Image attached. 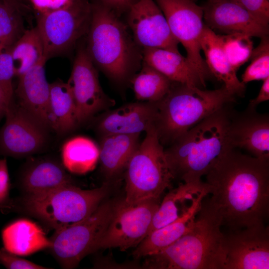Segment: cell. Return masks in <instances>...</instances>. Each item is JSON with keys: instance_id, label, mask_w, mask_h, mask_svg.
<instances>
[{"instance_id": "cell-41", "label": "cell", "mask_w": 269, "mask_h": 269, "mask_svg": "<svg viewBox=\"0 0 269 269\" xmlns=\"http://www.w3.org/2000/svg\"><path fill=\"white\" fill-rule=\"evenodd\" d=\"M269 100V77L263 80V84L258 96L251 100L248 106L256 108L260 103Z\"/></svg>"}, {"instance_id": "cell-5", "label": "cell", "mask_w": 269, "mask_h": 269, "mask_svg": "<svg viewBox=\"0 0 269 269\" xmlns=\"http://www.w3.org/2000/svg\"><path fill=\"white\" fill-rule=\"evenodd\" d=\"M235 102V97L224 85L218 89L203 90L173 82L168 93L156 102L154 127L160 143L170 145L204 118Z\"/></svg>"}, {"instance_id": "cell-43", "label": "cell", "mask_w": 269, "mask_h": 269, "mask_svg": "<svg viewBox=\"0 0 269 269\" xmlns=\"http://www.w3.org/2000/svg\"><path fill=\"white\" fill-rule=\"evenodd\" d=\"M17 2H18L20 4L22 5L23 6H25L24 3L25 2H28L27 0H16Z\"/></svg>"}, {"instance_id": "cell-34", "label": "cell", "mask_w": 269, "mask_h": 269, "mask_svg": "<svg viewBox=\"0 0 269 269\" xmlns=\"http://www.w3.org/2000/svg\"><path fill=\"white\" fill-rule=\"evenodd\" d=\"M239 4L265 26L269 27V0H230Z\"/></svg>"}, {"instance_id": "cell-10", "label": "cell", "mask_w": 269, "mask_h": 269, "mask_svg": "<svg viewBox=\"0 0 269 269\" xmlns=\"http://www.w3.org/2000/svg\"><path fill=\"white\" fill-rule=\"evenodd\" d=\"M159 204V199L131 203L124 198L115 202L112 217L96 251L108 248L125 251L136 247L147 235Z\"/></svg>"}, {"instance_id": "cell-36", "label": "cell", "mask_w": 269, "mask_h": 269, "mask_svg": "<svg viewBox=\"0 0 269 269\" xmlns=\"http://www.w3.org/2000/svg\"><path fill=\"white\" fill-rule=\"evenodd\" d=\"M79 0H27L36 16L45 15L68 7Z\"/></svg>"}, {"instance_id": "cell-30", "label": "cell", "mask_w": 269, "mask_h": 269, "mask_svg": "<svg viewBox=\"0 0 269 269\" xmlns=\"http://www.w3.org/2000/svg\"><path fill=\"white\" fill-rule=\"evenodd\" d=\"M173 82L162 73L142 62L140 71L130 80L138 101L157 102L169 91Z\"/></svg>"}, {"instance_id": "cell-26", "label": "cell", "mask_w": 269, "mask_h": 269, "mask_svg": "<svg viewBox=\"0 0 269 269\" xmlns=\"http://www.w3.org/2000/svg\"><path fill=\"white\" fill-rule=\"evenodd\" d=\"M3 248L17 256H25L52 246L42 228L27 219L16 220L5 227L1 233Z\"/></svg>"}, {"instance_id": "cell-6", "label": "cell", "mask_w": 269, "mask_h": 269, "mask_svg": "<svg viewBox=\"0 0 269 269\" xmlns=\"http://www.w3.org/2000/svg\"><path fill=\"white\" fill-rule=\"evenodd\" d=\"M108 192L107 184L89 190L70 184L46 192L25 194L17 203L20 210L58 231L90 215Z\"/></svg>"}, {"instance_id": "cell-7", "label": "cell", "mask_w": 269, "mask_h": 269, "mask_svg": "<svg viewBox=\"0 0 269 269\" xmlns=\"http://www.w3.org/2000/svg\"><path fill=\"white\" fill-rule=\"evenodd\" d=\"M145 133L125 170L124 199L128 203L159 199L174 179L155 128Z\"/></svg>"}, {"instance_id": "cell-20", "label": "cell", "mask_w": 269, "mask_h": 269, "mask_svg": "<svg viewBox=\"0 0 269 269\" xmlns=\"http://www.w3.org/2000/svg\"><path fill=\"white\" fill-rule=\"evenodd\" d=\"M209 192L208 185L201 180L183 182L171 190L155 211L147 235L180 218L189 210L200 196L208 195Z\"/></svg>"}, {"instance_id": "cell-4", "label": "cell", "mask_w": 269, "mask_h": 269, "mask_svg": "<svg viewBox=\"0 0 269 269\" xmlns=\"http://www.w3.org/2000/svg\"><path fill=\"white\" fill-rule=\"evenodd\" d=\"M203 201L189 230L164 250L146 257L144 267L158 269H223L225 257L222 227Z\"/></svg>"}, {"instance_id": "cell-19", "label": "cell", "mask_w": 269, "mask_h": 269, "mask_svg": "<svg viewBox=\"0 0 269 269\" xmlns=\"http://www.w3.org/2000/svg\"><path fill=\"white\" fill-rule=\"evenodd\" d=\"M42 61L18 77L15 91L18 104L47 129L49 122L50 83Z\"/></svg>"}, {"instance_id": "cell-39", "label": "cell", "mask_w": 269, "mask_h": 269, "mask_svg": "<svg viewBox=\"0 0 269 269\" xmlns=\"http://www.w3.org/2000/svg\"><path fill=\"white\" fill-rule=\"evenodd\" d=\"M137 0H101L119 16L125 14Z\"/></svg>"}, {"instance_id": "cell-42", "label": "cell", "mask_w": 269, "mask_h": 269, "mask_svg": "<svg viewBox=\"0 0 269 269\" xmlns=\"http://www.w3.org/2000/svg\"><path fill=\"white\" fill-rule=\"evenodd\" d=\"M5 4L15 9L22 14L23 8L25 7L20 4L16 0H0Z\"/></svg>"}, {"instance_id": "cell-35", "label": "cell", "mask_w": 269, "mask_h": 269, "mask_svg": "<svg viewBox=\"0 0 269 269\" xmlns=\"http://www.w3.org/2000/svg\"><path fill=\"white\" fill-rule=\"evenodd\" d=\"M14 76L10 47L0 49V84L9 90L14 91L12 79Z\"/></svg>"}, {"instance_id": "cell-38", "label": "cell", "mask_w": 269, "mask_h": 269, "mask_svg": "<svg viewBox=\"0 0 269 269\" xmlns=\"http://www.w3.org/2000/svg\"><path fill=\"white\" fill-rule=\"evenodd\" d=\"M10 181L6 160L0 159V207L6 204L9 200Z\"/></svg>"}, {"instance_id": "cell-37", "label": "cell", "mask_w": 269, "mask_h": 269, "mask_svg": "<svg viewBox=\"0 0 269 269\" xmlns=\"http://www.w3.org/2000/svg\"><path fill=\"white\" fill-rule=\"evenodd\" d=\"M0 263L9 269H45L47 268L19 258L5 249L0 248Z\"/></svg>"}, {"instance_id": "cell-16", "label": "cell", "mask_w": 269, "mask_h": 269, "mask_svg": "<svg viewBox=\"0 0 269 269\" xmlns=\"http://www.w3.org/2000/svg\"><path fill=\"white\" fill-rule=\"evenodd\" d=\"M228 140L233 148L242 149L250 155L269 160V115L247 106L238 112L233 108L228 129Z\"/></svg>"}, {"instance_id": "cell-13", "label": "cell", "mask_w": 269, "mask_h": 269, "mask_svg": "<svg viewBox=\"0 0 269 269\" xmlns=\"http://www.w3.org/2000/svg\"><path fill=\"white\" fill-rule=\"evenodd\" d=\"M97 70L88 56L85 46H80L67 82L75 101L79 125L99 112L108 110L116 103L102 89Z\"/></svg>"}, {"instance_id": "cell-44", "label": "cell", "mask_w": 269, "mask_h": 269, "mask_svg": "<svg viewBox=\"0 0 269 269\" xmlns=\"http://www.w3.org/2000/svg\"><path fill=\"white\" fill-rule=\"evenodd\" d=\"M193 1H195L197 0H192ZM217 0H208L207 1H209V2H214V1H217Z\"/></svg>"}, {"instance_id": "cell-29", "label": "cell", "mask_w": 269, "mask_h": 269, "mask_svg": "<svg viewBox=\"0 0 269 269\" xmlns=\"http://www.w3.org/2000/svg\"><path fill=\"white\" fill-rule=\"evenodd\" d=\"M15 76L18 77L42 61L44 57V47L36 27L25 30L10 47Z\"/></svg>"}, {"instance_id": "cell-14", "label": "cell", "mask_w": 269, "mask_h": 269, "mask_svg": "<svg viewBox=\"0 0 269 269\" xmlns=\"http://www.w3.org/2000/svg\"><path fill=\"white\" fill-rule=\"evenodd\" d=\"M223 269H269V228L264 223L224 234Z\"/></svg>"}, {"instance_id": "cell-23", "label": "cell", "mask_w": 269, "mask_h": 269, "mask_svg": "<svg viewBox=\"0 0 269 269\" xmlns=\"http://www.w3.org/2000/svg\"><path fill=\"white\" fill-rule=\"evenodd\" d=\"M200 46L204 53L205 62L210 72L223 83V85L230 93L235 97H243L246 90V84L239 80L236 71L230 64L218 34L205 24Z\"/></svg>"}, {"instance_id": "cell-28", "label": "cell", "mask_w": 269, "mask_h": 269, "mask_svg": "<svg viewBox=\"0 0 269 269\" xmlns=\"http://www.w3.org/2000/svg\"><path fill=\"white\" fill-rule=\"evenodd\" d=\"M61 156L65 169L73 173L82 174L95 167L99 158V148L92 139L78 136L63 144Z\"/></svg>"}, {"instance_id": "cell-22", "label": "cell", "mask_w": 269, "mask_h": 269, "mask_svg": "<svg viewBox=\"0 0 269 269\" xmlns=\"http://www.w3.org/2000/svg\"><path fill=\"white\" fill-rule=\"evenodd\" d=\"M207 195L200 196L189 210L175 221L147 235L133 252L135 258L146 257L164 250L181 237L193 224Z\"/></svg>"}, {"instance_id": "cell-8", "label": "cell", "mask_w": 269, "mask_h": 269, "mask_svg": "<svg viewBox=\"0 0 269 269\" xmlns=\"http://www.w3.org/2000/svg\"><path fill=\"white\" fill-rule=\"evenodd\" d=\"M115 203L102 202L88 217L56 231L51 240V251L62 267L71 269L97 246L112 216Z\"/></svg>"}, {"instance_id": "cell-1", "label": "cell", "mask_w": 269, "mask_h": 269, "mask_svg": "<svg viewBox=\"0 0 269 269\" xmlns=\"http://www.w3.org/2000/svg\"><path fill=\"white\" fill-rule=\"evenodd\" d=\"M203 202L221 227L234 231L264 223L269 216V160L229 149L205 175Z\"/></svg>"}, {"instance_id": "cell-40", "label": "cell", "mask_w": 269, "mask_h": 269, "mask_svg": "<svg viewBox=\"0 0 269 269\" xmlns=\"http://www.w3.org/2000/svg\"><path fill=\"white\" fill-rule=\"evenodd\" d=\"M13 95L14 91H10L0 84V120L5 116Z\"/></svg>"}, {"instance_id": "cell-9", "label": "cell", "mask_w": 269, "mask_h": 269, "mask_svg": "<svg viewBox=\"0 0 269 269\" xmlns=\"http://www.w3.org/2000/svg\"><path fill=\"white\" fill-rule=\"evenodd\" d=\"M92 16L91 0L36 17L46 61L70 50L88 31Z\"/></svg>"}, {"instance_id": "cell-32", "label": "cell", "mask_w": 269, "mask_h": 269, "mask_svg": "<svg viewBox=\"0 0 269 269\" xmlns=\"http://www.w3.org/2000/svg\"><path fill=\"white\" fill-rule=\"evenodd\" d=\"M21 14L0 0V49L11 47L25 31Z\"/></svg>"}, {"instance_id": "cell-2", "label": "cell", "mask_w": 269, "mask_h": 269, "mask_svg": "<svg viewBox=\"0 0 269 269\" xmlns=\"http://www.w3.org/2000/svg\"><path fill=\"white\" fill-rule=\"evenodd\" d=\"M92 16L85 50L98 70L115 84L130 83L142 64L141 49L126 22L101 0H91Z\"/></svg>"}, {"instance_id": "cell-24", "label": "cell", "mask_w": 269, "mask_h": 269, "mask_svg": "<svg viewBox=\"0 0 269 269\" xmlns=\"http://www.w3.org/2000/svg\"><path fill=\"white\" fill-rule=\"evenodd\" d=\"M72 184L63 163L52 159L36 160L28 164L20 177L25 194L46 192Z\"/></svg>"}, {"instance_id": "cell-31", "label": "cell", "mask_w": 269, "mask_h": 269, "mask_svg": "<svg viewBox=\"0 0 269 269\" xmlns=\"http://www.w3.org/2000/svg\"><path fill=\"white\" fill-rule=\"evenodd\" d=\"M218 35L230 64L237 71L250 59L253 50L252 36L240 33Z\"/></svg>"}, {"instance_id": "cell-33", "label": "cell", "mask_w": 269, "mask_h": 269, "mask_svg": "<svg viewBox=\"0 0 269 269\" xmlns=\"http://www.w3.org/2000/svg\"><path fill=\"white\" fill-rule=\"evenodd\" d=\"M258 46L253 49L250 60L241 78L246 84L255 80H264L269 77V36L261 38Z\"/></svg>"}, {"instance_id": "cell-3", "label": "cell", "mask_w": 269, "mask_h": 269, "mask_svg": "<svg viewBox=\"0 0 269 269\" xmlns=\"http://www.w3.org/2000/svg\"><path fill=\"white\" fill-rule=\"evenodd\" d=\"M232 104L204 118L164 149L174 179L201 180L232 148L228 135Z\"/></svg>"}, {"instance_id": "cell-17", "label": "cell", "mask_w": 269, "mask_h": 269, "mask_svg": "<svg viewBox=\"0 0 269 269\" xmlns=\"http://www.w3.org/2000/svg\"><path fill=\"white\" fill-rule=\"evenodd\" d=\"M156 103L138 101L107 110L97 117L96 131L100 136L112 134H140L155 128Z\"/></svg>"}, {"instance_id": "cell-27", "label": "cell", "mask_w": 269, "mask_h": 269, "mask_svg": "<svg viewBox=\"0 0 269 269\" xmlns=\"http://www.w3.org/2000/svg\"><path fill=\"white\" fill-rule=\"evenodd\" d=\"M50 129L58 134H67L79 125L71 89L61 80L50 83L49 102Z\"/></svg>"}, {"instance_id": "cell-18", "label": "cell", "mask_w": 269, "mask_h": 269, "mask_svg": "<svg viewBox=\"0 0 269 269\" xmlns=\"http://www.w3.org/2000/svg\"><path fill=\"white\" fill-rule=\"evenodd\" d=\"M205 25L227 34L244 33L262 38L269 36V27L261 23L247 10L230 0L207 1L202 6Z\"/></svg>"}, {"instance_id": "cell-21", "label": "cell", "mask_w": 269, "mask_h": 269, "mask_svg": "<svg viewBox=\"0 0 269 269\" xmlns=\"http://www.w3.org/2000/svg\"><path fill=\"white\" fill-rule=\"evenodd\" d=\"M141 53L143 62L171 81L199 88L205 86L197 70L180 52L163 48H145Z\"/></svg>"}, {"instance_id": "cell-25", "label": "cell", "mask_w": 269, "mask_h": 269, "mask_svg": "<svg viewBox=\"0 0 269 269\" xmlns=\"http://www.w3.org/2000/svg\"><path fill=\"white\" fill-rule=\"evenodd\" d=\"M140 134H112L101 136L99 158L101 169L110 179L126 170L138 146Z\"/></svg>"}, {"instance_id": "cell-15", "label": "cell", "mask_w": 269, "mask_h": 269, "mask_svg": "<svg viewBox=\"0 0 269 269\" xmlns=\"http://www.w3.org/2000/svg\"><path fill=\"white\" fill-rule=\"evenodd\" d=\"M125 14L126 23L141 50L163 48L179 52V42L154 0H137Z\"/></svg>"}, {"instance_id": "cell-11", "label": "cell", "mask_w": 269, "mask_h": 269, "mask_svg": "<svg viewBox=\"0 0 269 269\" xmlns=\"http://www.w3.org/2000/svg\"><path fill=\"white\" fill-rule=\"evenodd\" d=\"M162 11L170 31L184 47L187 58L205 83L210 71L201 55L200 41L205 24L203 8L192 0H154Z\"/></svg>"}, {"instance_id": "cell-12", "label": "cell", "mask_w": 269, "mask_h": 269, "mask_svg": "<svg viewBox=\"0 0 269 269\" xmlns=\"http://www.w3.org/2000/svg\"><path fill=\"white\" fill-rule=\"evenodd\" d=\"M0 130V154L12 157L29 155L42 150L48 140V130L22 108L14 98Z\"/></svg>"}]
</instances>
